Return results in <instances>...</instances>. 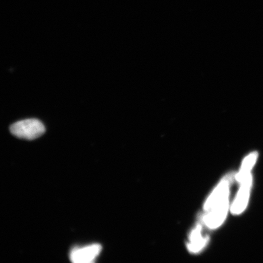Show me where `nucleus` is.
I'll return each instance as SVG.
<instances>
[{
  "instance_id": "obj_1",
  "label": "nucleus",
  "mask_w": 263,
  "mask_h": 263,
  "mask_svg": "<svg viewBox=\"0 0 263 263\" xmlns=\"http://www.w3.org/2000/svg\"><path fill=\"white\" fill-rule=\"evenodd\" d=\"M10 131L19 139L32 140L45 133L44 125L37 119H27L18 121L11 125Z\"/></svg>"
},
{
  "instance_id": "obj_2",
  "label": "nucleus",
  "mask_w": 263,
  "mask_h": 263,
  "mask_svg": "<svg viewBox=\"0 0 263 263\" xmlns=\"http://www.w3.org/2000/svg\"><path fill=\"white\" fill-rule=\"evenodd\" d=\"M229 195L223 197L222 199L210 210L208 214L203 217V219L206 226L210 229H216L224 221L229 206Z\"/></svg>"
},
{
  "instance_id": "obj_3",
  "label": "nucleus",
  "mask_w": 263,
  "mask_h": 263,
  "mask_svg": "<svg viewBox=\"0 0 263 263\" xmlns=\"http://www.w3.org/2000/svg\"><path fill=\"white\" fill-rule=\"evenodd\" d=\"M101 250L102 246L98 244L74 248L70 252V260L74 263L94 262Z\"/></svg>"
},
{
  "instance_id": "obj_4",
  "label": "nucleus",
  "mask_w": 263,
  "mask_h": 263,
  "mask_svg": "<svg viewBox=\"0 0 263 263\" xmlns=\"http://www.w3.org/2000/svg\"><path fill=\"white\" fill-rule=\"evenodd\" d=\"M241 183V188L239 189L238 196L231 208V212L233 215L241 214L248 205L252 183V177L251 173L242 180Z\"/></svg>"
},
{
  "instance_id": "obj_5",
  "label": "nucleus",
  "mask_w": 263,
  "mask_h": 263,
  "mask_svg": "<svg viewBox=\"0 0 263 263\" xmlns=\"http://www.w3.org/2000/svg\"><path fill=\"white\" fill-rule=\"evenodd\" d=\"M234 177V173H230L222 180L218 187L207 199L204 205V210L206 212H209L223 197L229 195V187Z\"/></svg>"
},
{
  "instance_id": "obj_6",
  "label": "nucleus",
  "mask_w": 263,
  "mask_h": 263,
  "mask_svg": "<svg viewBox=\"0 0 263 263\" xmlns=\"http://www.w3.org/2000/svg\"><path fill=\"white\" fill-rule=\"evenodd\" d=\"M202 220L194 230L190 237V242L189 245V249L191 252H198L203 247L205 246L208 241L209 237L202 238L201 236Z\"/></svg>"
},
{
  "instance_id": "obj_7",
  "label": "nucleus",
  "mask_w": 263,
  "mask_h": 263,
  "mask_svg": "<svg viewBox=\"0 0 263 263\" xmlns=\"http://www.w3.org/2000/svg\"><path fill=\"white\" fill-rule=\"evenodd\" d=\"M258 158V153L256 152L252 153L246 158L242 164L241 170L236 175V180L238 182L241 183L243 179L250 174V172L254 166L256 160Z\"/></svg>"
}]
</instances>
